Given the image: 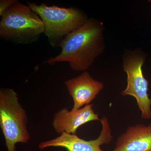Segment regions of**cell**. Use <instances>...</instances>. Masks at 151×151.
I'll list each match as a JSON object with an SVG mask.
<instances>
[{
    "label": "cell",
    "instance_id": "3",
    "mask_svg": "<svg viewBox=\"0 0 151 151\" xmlns=\"http://www.w3.org/2000/svg\"><path fill=\"white\" fill-rule=\"evenodd\" d=\"M27 3L43 22L44 34L53 47L58 46L64 38L82 26L88 19L82 11L76 8Z\"/></svg>",
    "mask_w": 151,
    "mask_h": 151
},
{
    "label": "cell",
    "instance_id": "9",
    "mask_svg": "<svg viewBox=\"0 0 151 151\" xmlns=\"http://www.w3.org/2000/svg\"><path fill=\"white\" fill-rule=\"evenodd\" d=\"M112 151H151V124L129 127L118 138Z\"/></svg>",
    "mask_w": 151,
    "mask_h": 151
},
{
    "label": "cell",
    "instance_id": "10",
    "mask_svg": "<svg viewBox=\"0 0 151 151\" xmlns=\"http://www.w3.org/2000/svg\"><path fill=\"white\" fill-rule=\"evenodd\" d=\"M15 1L16 0H1L0 16L1 17L13 5Z\"/></svg>",
    "mask_w": 151,
    "mask_h": 151
},
{
    "label": "cell",
    "instance_id": "8",
    "mask_svg": "<svg viewBox=\"0 0 151 151\" xmlns=\"http://www.w3.org/2000/svg\"><path fill=\"white\" fill-rule=\"evenodd\" d=\"M92 107V104H89L75 111H69L66 108L61 109L54 116L52 125L55 130L61 134L65 133L76 135L77 129L82 125L92 121H100Z\"/></svg>",
    "mask_w": 151,
    "mask_h": 151
},
{
    "label": "cell",
    "instance_id": "11",
    "mask_svg": "<svg viewBox=\"0 0 151 151\" xmlns=\"http://www.w3.org/2000/svg\"><path fill=\"white\" fill-rule=\"evenodd\" d=\"M149 1L151 3V1Z\"/></svg>",
    "mask_w": 151,
    "mask_h": 151
},
{
    "label": "cell",
    "instance_id": "7",
    "mask_svg": "<svg viewBox=\"0 0 151 151\" xmlns=\"http://www.w3.org/2000/svg\"><path fill=\"white\" fill-rule=\"evenodd\" d=\"M65 84L73 99L72 110L73 111L80 109L84 105H89L104 87L103 83L95 80L87 71L68 80Z\"/></svg>",
    "mask_w": 151,
    "mask_h": 151
},
{
    "label": "cell",
    "instance_id": "1",
    "mask_svg": "<svg viewBox=\"0 0 151 151\" xmlns=\"http://www.w3.org/2000/svg\"><path fill=\"white\" fill-rule=\"evenodd\" d=\"M104 29L103 23L96 19H88L84 25L60 42V53L44 63L54 65L57 63L66 62L72 70L85 71L103 52Z\"/></svg>",
    "mask_w": 151,
    "mask_h": 151
},
{
    "label": "cell",
    "instance_id": "4",
    "mask_svg": "<svg viewBox=\"0 0 151 151\" xmlns=\"http://www.w3.org/2000/svg\"><path fill=\"white\" fill-rule=\"evenodd\" d=\"M27 116L19 102L17 94L11 89L0 90V126L8 151H16L17 143H27Z\"/></svg>",
    "mask_w": 151,
    "mask_h": 151
},
{
    "label": "cell",
    "instance_id": "5",
    "mask_svg": "<svg viewBox=\"0 0 151 151\" xmlns=\"http://www.w3.org/2000/svg\"><path fill=\"white\" fill-rule=\"evenodd\" d=\"M145 60V57L137 50L124 55L123 67L127 74V84L121 93L124 96L130 95L134 97L141 111V117L149 120L151 118V99L148 93V81L143 72Z\"/></svg>",
    "mask_w": 151,
    "mask_h": 151
},
{
    "label": "cell",
    "instance_id": "6",
    "mask_svg": "<svg viewBox=\"0 0 151 151\" xmlns=\"http://www.w3.org/2000/svg\"><path fill=\"white\" fill-rule=\"evenodd\" d=\"M100 122L102 124V131L100 136L95 139L85 140L76 134L63 133L58 137L41 143L39 147L43 150L48 147H60L67 151H104L100 147L110 144L113 137L108 118L104 116Z\"/></svg>",
    "mask_w": 151,
    "mask_h": 151
},
{
    "label": "cell",
    "instance_id": "2",
    "mask_svg": "<svg viewBox=\"0 0 151 151\" xmlns=\"http://www.w3.org/2000/svg\"><path fill=\"white\" fill-rule=\"evenodd\" d=\"M0 21L1 38L16 43L29 44L37 41L44 33L40 17L28 5L16 1L2 16Z\"/></svg>",
    "mask_w": 151,
    "mask_h": 151
}]
</instances>
